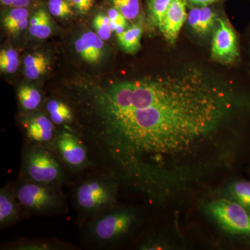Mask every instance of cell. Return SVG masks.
<instances>
[{"instance_id": "obj_25", "label": "cell", "mask_w": 250, "mask_h": 250, "mask_svg": "<svg viewBox=\"0 0 250 250\" xmlns=\"http://www.w3.org/2000/svg\"><path fill=\"white\" fill-rule=\"evenodd\" d=\"M93 27L95 34L104 41L111 38L113 31L110 25L109 18L105 13L99 12L95 15L93 20Z\"/></svg>"}, {"instance_id": "obj_1", "label": "cell", "mask_w": 250, "mask_h": 250, "mask_svg": "<svg viewBox=\"0 0 250 250\" xmlns=\"http://www.w3.org/2000/svg\"><path fill=\"white\" fill-rule=\"evenodd\" d=\"M250 97L195 70L107 83L94 103L93 141L124 187L163 207L231 164L228 126Z\"/></svg>"}, {"instance_id": "obj_15", "label": "cell", "mask_w": 250, "mask_h": 250, "mask_svg": "<svg viewBox=\"0 0 250 250\" xmlns=\"http://www.w3.org/2000/svg\"><path fill=\"white\" fill-rule=\"evenodd\" d=\"M217 20L216 14L209 6H195L188 11L187 17L188 23L192 29L203 36L209 34Z\"/></svg>"}, {"instance_id": "obj_21", "label": "cell", "mask_w": 250, "mask_h": 250, "mask_svg": "<svg viewBox=\"0 0 250 250\" xmlns=\"http://www.w3.org/2000/svg\"><path fill=\"white\" fill-rule=\"evenodd\" d=\"M111 6L116 8L128 21L137 19L141 12V0H108Z\"/></svg>"}, {"instance_id": "obj_7", "label": "cell", "mask_w": 250, "mask_h": 250, "mask_svg": "<svg viewBox=\"0 0 250 250\" xmlns=\"http://www.w3.org/2000/svg\"><path fill=\"white\" fill-rule=\"evenodd\" d=\"M208 214L230 234L250 238V209L238 202L215 199L206 206Z\"/></svg>"}, {"instance_id": "obj_12", "label": "cell", "mask_w": 250, "mask_h": 250, "mask_svg": "<svg viewBox=\"0 0 250 250\" xmlns=\"http://www.w3.org/2000/svg\"><path fill=\"white\" fill-rule=\"evenodd\" d=\"M79 56L90 65H98L105 57V45L103 39L93 31H85L75 42Z\"/></svg>"}, {"instance_id": "obj_13", "label": "cell", "mask_w": 250, "mask_h": 250, "mask_svg": "<svg viewBox=\"0 0 250 250\" xmlns=\"http://www.w3.org/2000/svg\"><path fill=\"white\" fill-rule=\"evenodd\" d=\"M4 250H72L76 247L55 238L46 239H18L4 243L1 246Z\"/></svg>"}, {"instance_id": "obj_10", "label": "cell", "mask_w": 250, "mask_h": 250, "mask_svg": "<svg viewBox=\"0 0 250 250\" xmlns=\"http://www.w3.org/2000/svg\"><path fill=\"white\" fill-rule=\"evenodd\" d=\"M27 218L15 191L14 183L9 182L0 189V228L14 226Z\"/></svg>"}, {"instance_id": "obj_28", "label": "cell", "mask_w": 250, "mask_h": 250, "mask_svg": "<svg viewBox=\"0 0 250 250\" xmlns=\"http://www.w3.org/2000/svg\"><path fill=\"white\" fill-rule=\"evenodd\" d=\"M75 12L86 15L93 9L95 0H68Z\"/></svg>"}, {"instance_id": "obj_3", "label": "cell", "mask_w": 250, "mask_h": 250, "mask_svg": "<svg viewBox=\"0 0 250 250\" xmlns=\"http://www.w3.org/2000/svg\"><path fill=\"white\" fill-rule=\"evenodd\" d=\"M137 222L138 214L134 210L118 205L83 224L81 226L82 239L90 248L108 250L127 236Z\"/></svg>"}, {"instance_id": "obj_16", "label": "cell", "mask_w": 250, "mask_h": 250, "mask_svg": "<svg viewBox=\"0 0 250 250\" xmlns=\"http://www.w3.org/2000/svg\"><path fill=\"white\" fill-rule=\"evenodd\" d=\"M50 14L43 5H41L29 21V32L39 39H47L52 32Z\"/></svg>"}, {"instance_id": "obj_22", "label": "cell", "mask_w": 250, "mask_h": 250, "mask_svg": "<svg viewBox=\"0 0 250 250\" xmlns=\"http://www.w3.org/2000/svg\"><path fill=\"white\" fill-rule=\"evenodd\" d=\"M47 9L51 16L62 19L71 17L75 13L68 0H48Z\"/></svg>"}, {"instance_id": "obj_19", "label": "cell", "mask_w": 250, "mask_h": 250, "mask_svg": "<svg viewBox=\"0 0 250 250\" xmlns=\"http://www.w3.org/2000/svg\"><path fill=\"white\" fill-rule=\"evenodd\" d=\"M142 36V28L139 25H133L117 34V39L125 52L134 54L141 48Z\"/></svg>"}, {"instance_id": "obj_31", "label": "cell", "mask_w": 250, "mask_h": 250, "mask_svg": "<svg viewBox=\"0 0 250 250\" xmlns=\"http://www.w3.org/2000/svg\"><path fill=\"white\" fill-rule=\"evenodd\" d=\"M248 57H249L250 62V30L249 34H248Z\"/></svg>"}, {"instance_id": "obj_20", "label": "cell", "mask_w": 250, "mask_h": 250, "mask_svg": "<svg viewBox=\"0 0 250 250\" xmlns=\"http://www.w3.org/2000/svg\"><path fill=\"white\" fill-rule=\"evenodd\" d=\"M172 1V0H147L148 18L159 29Z\"/></svg>"}, {"instance_id": "obj_6", "label": "cell", "mask_w": 250, "mask_h": 250, "mask_svg": "<svg viewBox=\"0 0 250 250\" xmlns=\"http://www.w3.org/2000/svg\"><path fill=\"white\" fill-rule=\"evenodd\" d=\"M52 149L72 176H81L94 169L88 147L75 130L57 128Z\"/></svg>"}, {"instance_id": "obj_2", "label": "cell", "mask_w": 250, "mask_h": 250, "mask_svg": "<svg viewBox=\"0 0 250 250\" xmlns=\"http://www.w3.org/2000/svg\"><path fill=\"white\" fill-rule=\"evenodd\" d=\"M121 187L116 176L100 169L79 179L72 187V202L80 226L119 205Z\"/></svg>"}, {"instance_id": "obj_4", "label": "cell", "mask_w": 250, "mask_h": 250, "mask_svg": "<svg viewBox=\"0 0 250 250\" xmlns=\"http://www.w3.org/2000/svg\"><path fill=\"white\" fill-rule=\"evenodd\" d=\"M71 175L52 148L36 145L23 146L18 178L64 187L71 184Z\"/></svg>"}, {"instance_id": "obj_29", "label": "cell", "mask_w": 250, "mask_h": 250, "mask_svg": "<svg viewBox=\"0 0 250 250\" xmlns=\"http://www.w3.org/2000/svg\"><path fill=\"white\" fill-rule=\"evenodd\" d=\"M34 0H0L4 7H29Z\"/></svg>"}, {"instance_id": "obj_26", "label": "cell", "mask_w": 250, "mask_h": 250, "mask_svg": "<svg viewBox=\"0 0 250 250\" xmlns=\"http://www.w3.org/2000/svg\"><path fill=\"white\" fill-rule=\"evenodd\" d=\"M7 11L3 18V26L7 29L15 23L22 21L24 18H29L30 10L29 7H7Z\"/></svg>"}, {"instance_id": "obj_17", "label": "cell", "mask_w": 250, "mask_h": 250, "mask_svg": "<svg viewBox=\"0 0 250 250\" xmlns=\"http://www.w3.org/2000/svg\"><path fill=\"white\" fill-rule=\"evenodd\" d=\"M20 106L24 113L37 111L42 102V94L37 88L30 85H22L18 90Z\"/></svg>"}, {"instance_id": "obj_11", "label": "cell", "mask_w": 250, "mask_h": 250, "mask_svg": "<svg viewBox=\"0 0 250 250\" xmlns=\"http://www.w3.org/2000/svg\"><path fill=\"white\" fill-rule=\"evenodd\" d=\"M187 0H172L163 21L160 30L171 43L177 40L187 21Z\"/></svg>"}, {"instance_id": "obj_8", "label": "cell", "mask_w": 250, "mask_h": 250, "mask_svg": "<svg viewBox=\"0 0 250 250\" xmlns=\"http://www.w3.org/2000/svg\"><path fill=\"white\" fill-rule=\"evenodd\" d=\"M24 144L52 148L57 127L46 113L33 112L22 118Z\"/></svg>"}, {"instance_id": "obj_30", "label": "cell", "mask_w": 250, "mask_h": 250, "mask_svg": "<svg viewBox=\"0 0 250 250\" xmlns=\"http://www.w3.org/2000/svg\"><path fill=\"white\" fill-rule=\"evenodd\" d=\"M188 2L196 6H209V5L216 2L219 0H187Z\"/></svg>"}, {"instance_id": "obj_24", "label": "cell", "mask_w": 250, "mask_h": 250, "mask_svg": "<svg viewBox=\"0 0 250 250\" xmlns=\"http://www.w3.org/2000/svg\"><path fill=\"white\" fill-rule=\"evenodd\" d=\"M19 62L17 52L14 49H2L0 52V70L5 73L12 74L18 70Z\"/></svg>"}, {"instance_id": "obj_18", "label": "cell", "mask_w": 250, "mask_h": 250, "mask_svg": "<svg viewBox=\"0 0 250 250\" xmlns=\"http://www.w3.org/2000/svg\"><path fill=\"white\" fill-rule=\"evenodd\" d=\"M23 62L24 75L30 80H36L44 75L49 64L48 59L41 52L28 54Z\"/></svg>"}, {"instance_id": "obj_14", "label": "cell", "mask_w": 250, "mask_h": 250, "mask_svg": "<svg viewBox=\"0 0 250 250\" xmlns=\"http://www.w3.org/2000/svg\"><path fill=\"white\" fill-rule=\"evenodd\" d=\"M46 114L57 128L74 129L72 125L76 123V115L72 104L59 99H50L45 103Z\"/></svg>"}, {"instance_id": "obj_5", "label": "cell", "mask_w": 250, "mask_h": 250, "mask_svg": "<svg viewBox=\"0 0 250 250\" xmlns=\"http://www.w3.org/2000/svg\"><path fill=\"white\" fill-rule=\"evenodd\" d=\"M15 191L27 218L54 216L67 211L66 196L58 184H42L18 178Z\"/></svg>"}, {"instance_id": "obj_9", "label": "cell", "mask_w": 250, "mask_h": 250, "mask_svg": "<svg viewBox=\"0 0 250 250\" xmlns=\"http://www.w3.org/2000/svg\"><path fill=\"white\" fill-rule=\"evenodd\" d=\"M217 24L212 39V58L225 63L236 62L240 57V49L234 29L221 18H218Z\"/></svg>"}, {"instance_id": "obj_27", "label": "cell", "mask_w": 250, "mask_h": 250, "mask_svg": "<svg viewBox=\"0 0 250 250\" xmlns=\"http://www.w3.org/2000/svg\"><path fill=\"white\" fill-rule=\"evenodd\" d=\"M106 14L109 18L110 25L113 32H116V34H121L127 29V20L116 8L110 6Z\"/></svg>"}, {"instance_id": "obj_23", "label": "cell", "mask_w": 250, "mask_h": 250, "mask_svg": "<svg viewBox=\"0 0 250 250\" xmlns=\"http://www.w3.org/2000/svg\"><path fill=\"white\" fill-rule=\"evenodd\" d=\"M229 191L235 201L250 209V182H235L230 187Z\"/></svg>"}]
</instances>
